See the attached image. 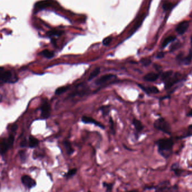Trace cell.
<instances>
[{"label": "cell", "mask_w": 192, "mask_h": 192, "mask_svg": "<svg viewBox=\"0 0 192 192\" xmlns=\"http://www.w3.org/2000/svg\"><path fill=\"white\" fill-rule=\"evenodd\" d=\"M80 86L78 85L76 86V89H75V91L71 94V96L72 97L75 96H82L87 93L88 89L86 87V86H85V84L83 85L81 90H80Z\"/></svg>", "instance_id": "14"}, {"label": "cell", "mask_w": 192, "mask_h": 192, "mask_svg": "<svg viewBox=\"0 0 192 192\" xmlns=\"http://www.w3.org/2000/svg\"><path fill=\"white\" fill-rule=\"evenodd\" d=\"M176 40V37L174 36H169L167 37L165 40H164L163 42L162 43L163 47H165L166 46H167V45L169 43L171 42L172 41H175Z\"/></svg>", "instance_id": "27"}, {"label": "cell", "mask_w": 192, "mask_h": 192, "mask_svg": "<svg viewBox=\"0 0 192 192\" xmlns=\"http://www.w3.org/2000/svg\"><path fill=\"white\" fill-rule=\"evenodd\" d=\"M158 152L165 159H168L173 153L174 141L171 138H162L156 141Z\"/></svg>", "instance_id": "1"}, {"label": "cell", "mask_w": 192, "mask_h": 192, "mask_svg": "<svg viewBox=\"0 0 192 192\" xmlns=\"http://www.w3.org/2000/svg\"><path fill=\"white\" fill-rule=\"evenodd\" d=\"M77 171V169H76V168L71 169V170H69L66 173L64 176L66 177V179H70V178H71L72 177H73V176L76 175Z\"/></svg>", "instance_id": "24"}, {"label": "cell", "mask_w": 192, "mask_h": 192, "mask_svg": "<svg viewBox=\"0 0 192 192\" xmlns=\"http://www.w3.org/2000/svg\"><path fill=\"white\" fill-rule=\"evenodd\" d=\"M153 126L156 129L167 135L171 134V127L170 123L163 117H159L156 119L153 123Z\"/></svg>", "instance_id": "2"}, {"label": "cell", "mask_w": 192, "mask_h": 192, "mask_svg": "<svg viewBox=\"0 0 192 192\" xmlns=\"http://www.w3.org/2000/svg\"><path fill=\"white\" fill-rule=\"evenodd\" d=\"M140 62L142 64V66H149L152 62L149 59H146V58H144L140 60Z\"/></svg>", "instance_id": "32"}, {"label": "cell", "mask_w": 192, "mask_h": 192, "mask_svg": "<svg viewBox=\"0 0 192 192\" xmlns=\"http://www.w3.org/2000/svg\"><path fill=\"white\" fill-rule=\"evenodd\" d=\"M110 106H102L99 110L100 111H102V114H103V116H107L110 112Z\"/></svg>", "instance_id": "25"}, {"label": "cell", "mask_w": 192, "mask_h": 192, "mask_svg": "<svg viewBox=\"0 0 192 192\" xmlns=\"http://www.w3.org/2000/svg\"><path fill=\"white\" fill-rule=\"evenodd\" d=\"M191 45H192V37H191Z\"/></svg>", "instance_id": "40"}, {"label": "cell", "mask_w": 192, "mask_h": 192, "mask_svg": "<svg viewBox=\"0 0 192 192\" xmlns=\"http://www.w3.org/2000/svg\"><path fill=\"white\" fill-rule=\"evenodd\" d=\"M171 170L174 172L177 177H181L182 176H186L188 175L187 172H186V170L184 169H182L179 163H175L172 164V165L171 167Z\"/></svg>", "instance_id": "10"}, {"label": "cell", "mask_w": 192, "mask_h": 192, "mask_svg": "<svg viewBox=\"0 0 192 192\" xmlns=\"http://www.w3.org/2000/svg\"><path fill=\"white\" fill-rule=\"evenodd\" d=\"M190 136H192V125H190L188 127L186 132L184 134L183 136H181L180 138L181 139H184V138H187Z\"/></svg>", "instance_id": "26"}, {"label": "cell", "mask_w": 192, "mask_h": 192, "mask_svg": "<svg viewBox=\"0 0 192 192\" xmlns=\"http://www.w3.org/2000/svg\"><path fill=\"white\" fill-rule=\"evenodd\" d=\"M7 139L8 143H9V144L10 146V148L11 149L13 148V146L14 142V140H15L14 135L11 134Z\"/></svg>", "instance_id": "30"}, {"label": "cell", "mask_w": 192, "mask_h": 192, "mask_svg": "<svg viewBox=\"0 0 192 192\" xmlns=\"http://www.w3.org/2000/svg\"><path fill=\"white\" fill-rule=\"evenodd\" d=\"M40 143V141L38 139L34 138L32 135L29 136V141H28V146L30 148H34L38 146Z\"/></svg>", "instance_id": "19"}, {"label": "cell", "mask_w": 192, "mask_h": 192, "mask_svg": "<svg viewBox=\"0 0 192 192\" xmlns=\"http://www.w3.org/2000/svg\"><path fill=\"white\" fill-rule=\"evenodd\" d=\"M51 107L47 101H44L41 106V117L43 119H46L50 117Z\"/></svg>", "instance_id": "6"}, {"label": "cell", "mask_w": 192, "mask_h": 192, "mask_svg": "<svg viewBox=\"0 0 192 192\" xmlns=\"http://www.w3.org/2000/svg\"><path fill=\"white\" fill-rule=\"evenodd\" d=\"M112 37H106V38H104L103 40V43L104 45L105 46H107L108 45H110V42H112Z\"/></svg>", "instance_id": "35"}, {"label": "cell", "mask_w": 192, "mask_h": 192, "mask_svg": "<svg viewBox=\"0 0 192 192\" xmlns=\"http://www.w3.org/2000/svg\"><path fill=\"white\" fill-rule=\"evenodd\" d=\"M113 185L114 184L112 183H106V182H104L103 183V187L106 188V191H112Z\"/></svg>", "instance_id": "31"}, {"label": "cell", "mask_w": 192, "mask_h": 192, "mask_svg": "<svg viewBox=\"0 0 192 192\" xmlns=\"http://www.w3.org/2000/svg\"><path fill=\"white\" fill-rule=\"evenodd\" d=\"M172 4L169 2H166L165 3L163 4V8L164 10H170V9H171L172 7Z\"/></svg>", "instance_id": "33"}, {"label": "cell", "mask_w": 192, "mask_h": 192, "mask_svg": "<svg viewBox=\"0 0 192 192\" xmlns=\"http://www.w3.org/2000/svg\"><path fill=\"white\" fill-rule=\"evenodd\" d=\"M179 189L178 186L175 185L170 186V182L168 181L160 183L159 186H156L155 190L156 192H169V191H177Z\"/></svg>", "instance_id": "5"}, {"label": "cell", "mask_w": 192, "mask_h": 192, "mask_svg": "<svg viewBox=\"0 0 192 192\" xmlns=\"http://www.w3.org/2000/svg\"><path fill=\"white\" fill-rule=\"evenodd\" d=\"M70 87L69 86H63V87H58L56 89L55 91V94L57 95H59L62 94L63 93L66 92L69 89Z\"/></svg>", "instance_id": "22"}, {"label": "cell", "mask_w": 192, "mask_h": 192, "mask_svg": "<svg viewBox=\"0 0 192 192\" xmlns=\"http://www.w3.org/2000/svg\"><path fill=\"white\" fill-rule=\"evenodd\" d=\"M132 123H133V126H134V128L135 129L136 138L138 139L139 134H140V133L142 132V130L144 129V126L142 122L136 118H133Z\"/></svg>", "instance_id": "11"}, {"label": "cell", "mask_w": 192, "mask_h": 192, "mask_svg": "<svg viewBox=\"0 0 192 192\" xmlns=\"http://www.w3.org/2000/svg\"><path fill=\"white\" fill-rule=\"evenodd\" d=\"M165 56V54L163 53V52H159L157 54V58L158 59H162Z\"/></svg>", "instance_id": "38"}, {"label": "cell", "mask_w": 192, "mask_h": 192, "mask_svg": "<svg viewBox=\"0 0 192 192\" xmlns=\"http://www.w3.org/2000/svg\"><path fill=\"white\" fill-rule=\"evenodd\" d=\"M186 116L187 117H192V110H190L188 113L186 114Z\"/></svg>", "instance_id": "39"}, {"label": "cell", "mask_w": 192, "mask_h": 192, "mask_svg": "<svg viewBox=\"0 0 192 192\" xmlns=\"http://www.w3.org/2000/svg\"><path fill=\"white\" fill-rule=\"evenodd\" d=\"M63 33V31L60 30H53L47 32V35L49 37L60 36Z\"/></svg>", "instance_id": "20"}, {"label": "cell", "mask_w": 192, "mask_h": 192, "mask_svg": "<svg viewBox=\"0 0 192 192\" xmlns=\"http://www.w3.org/2000/svg\"><path fill=\"white\" fill-rule=\"evenodd\" d=\"M19 155L20 156V158L22 162L24 163L27 160V154L24 150H20L19 152Z\"/></svg>", "instance_id": "28"}, {"label": "cell", "mask_w": 192, "mask_h": 192, "mask_svg": "<svg viewBox=\"0 0 192 192\" xmlns=\"http://www.w3.org/2000/svg\"><path fill=\"white\" fill-rule=\"evenodd\" d=\"M22 183L27 189H30L36 186L37 185L36 182L30 176L27 175L22 176L21 178Z\"/></svg>", "instance_id": "7"}, {"label": "cell", "mask_w": 192, "mask_h": 192, "mask_svg": "<svg viewBox=\"0 0 192 192\" xmlns=\"http://www.w3.org/2000/svg\"><path fill=\"white\" fill-rule=\"evenodd\" d=\"M100 72V68H96V69L93 70L91 73L90 74L89 77L88 78V81H90L91 80H93L95 77H96Z\"/></svg>", "instance_id": "23"}, {"label": "cell", "mask_w": 192, "mask_h": 192, "mask_svg": "<svg viewBox=\"0 0 192 192\" xmlns=\"http://www.w3.org/2000/svg\"><path fill=\"white\" fill-rule=\"evenodd\" d=\"M42 56L46 58L47 59H51L53 58L54 56V53L53 51H51L49 50H44L40 53Z\"/></svg>", "instance_id": "21"}, {"label": "cell", "mask_w": 192, "mask_h": 192, "mask_svg": "<svg viewBox=\"0 0 192 192\" xmlns=\"http://www.w3.org/2000/svg\"><path fill=\"white\" fill-rule=\"evenodd\" d=\"M159 74L158 73L154 72H149L146 74L143 77V80L147 82H154L159 78Z\"/></svg>", "instance_id": "15"}, {"label": "cell", "mask_w": 192, "mask_h": 192, "mask_svg": "<svg viewBox=\"0 0 192 192\" xmlns=\"http://www.w3.org/2000/svg\"><path fill=\"white\" fill-rule=\"evenodd\" d=\"M182 74L179 72H174L169 78L163 82L165 89L170 90L175 84L182 81Z\"/></svg>", "instance_id": "4"}, {"label": "cell", "mask_w": 192, "mask_h": 192, "mask_svg": "<svg viewBox=\"0 0 192 192\" xmlns=\"http://www.w3.org/2000/svg\"><path fill=\"white\" fill-rule=\"evenodd\" d=\"M20 146L22 148H25V147H27V146H28V144L27 143V139L24 138L20 142Z\"/></svg>", "instance_id": "36"}, {"label": "cell", "mask_w": 192, "mask_h": 192, "mask_svg": "<svg viewBox=\"0 0 192 192\" xmlns=\"http://www.w3.org/2000/svg\"><path fill=\"white\" fill-rule=\"evenodd\" d=\"M17 77L13 76V74L10 70H5L1 67L0 70V83L2 86L4 83H14L18 81Z\"/></svg>", "instance_id": "3"}, {"label": "cell", "mask_w": 192, "mask_h": 192, "mask_svg": "<svg viewBox=\"0 0 192 192\" xmlns=\"http://www.w3.org/2000/svg\"><path fill=\"white\" fill-rule=\"evenodd\" d=\"M81 121L84 123L86 124H94V125L99 127L100 128L104 130L106 129L105 126L103 125L102 123L99 122L98 121H97L96 120L94 119L92 117H88V116H84L82 117L81 118Z\"/></svg>", "instance_id": "8"}, {"label": "cell", "mask_w": 192, "mask_h": 192, "mask_svg": "<svg viewBox=\"0 0 192 192\" xmlns=\"http://www.w3.org/2000/svg\"><path fill=\"white\" fill-rule=\"evenodd\" d=\"M117 78V76L114 74H106V75H104L103 76L101 77L100 78L96 80L95 82V84L98 86L102 85H103L104 83H106V82L109 81L110 80L113 79V78Z\"/></svg>", "instance_id": "12"}, {"label": "cell", "mask_w": 192, "mask_h": 192, "mask_svg": "<svg viewBox=\"0 0 192 192\" xmlns=\"http://www.w3.org/2000/svg\"><path fill=\"white\" fill-rule=\"evenodd\" d=\"M63 145H64L65 148L66 149L67 154L69 156L73 154V153L74 152V149H73L72 146V144H71V142H70L69 140H64L63 142Z\"/></svg>", "instance_id": "18"}, {"label": "cell", "mask_w": 192, "mask_h": 192, "mask_svg": "<svg viewBox=\"0 0 192 192\" xmlns=\"http://www.w3.org/2000/svg\"><path fill=\"white\" fill-rule=\"evenodd\" d=\"M189 26V22L183 21L179 23L176 28V30L179 34H183L188 30Z\"/></svg>", "instance_id": "13"}, {"label": "cell", "mask_w": 192, "mask_h": 192, "mask_svg": "<svg viewBox=\"0 0 192 192\" xmlns=\"http://www.w3.org/2000/svg\"><path fill=\"white\" fill-rule=\"evenodd\" d=\"M177 59L180 62L183 63L184 65H189L192 62V51L190 50L189 53L188 54V55L187 56H186L185 58H183L180 55H179V56H178V58H177Z\"/></svg>", "instance_id": "16"}, {"label": "cell", "mask_w": 192, "mask_h": 192, "mask_svg": "<svg viewBox=\"0 0 192 192\" xmlns=\"http://www.w3.org/2000/svg\"><path fill=\"white\" fill-rule=\"evenodd\" d=\"M110 130H111V131L112 133V134L115 135L116 131H115V129H114V121H113L112 117H110Z\"/></svg>", "instance_id": "34"}, {"label": "cell", "mask_w": 192, "mask_h": 192, "mask_svg": "<svg viewBox=\"0 0 192 192\" xmlns=\"http://www.w3.org/2000/svg\"><path fill=\"white\" fill-rule=\"evenodd\" d=\"M10 146L7 142L6 138H3L1 144V154L3 157V155L6 153L7 151L10 149Z\"/></svg>", "instance_id": "17"}, {"label": "cell", "mask_w": 192, "mask_h": 192, "mask_svg": "<svg viewBox=\"0 0 192 192\" xmlns=\"http://www.w3.org/2000/svg\"><path fill=\"white\" fill-rule=\"evenodd\" d=\"M49 5L50 4L48 3L47 1H41V2L37 3L36 6L40 8V9H42V8H45V7H46L47 6H49Z\"/></svg>", "instance_id": "29"}, {"label": "cell", "mask_w": 192, "mask_h": 192, "mask_svg": "<svg viewBox=\"0 0 192 192\" xmlns=\"http://www.w3.org/2000/svg\"><path fill=\"white\" fill-rule=\"evenodd\" d=\"M18 126L17 125H13L12 127H11V131L13 133H15L16 131L17 130Z\"/></svg>", "instance_id": "37"}, {"label": "cell", "mask_w": 192, "mask_h": 192, "mask_svg": "<svg viewBox=\"0 0 192 192\" xmlns=\"http://www.w3.org/2000/svg\"><path fill=\"white\" fill-rule=\"evenodd\" d=\"M138 86L140 88V89L142 90L144 93H146L147 95L150 94H158L160 92L159 90L156 86H146L142 85V84L138 83Z\"/></svg>", "instance_id": "9"}]
</instances>
